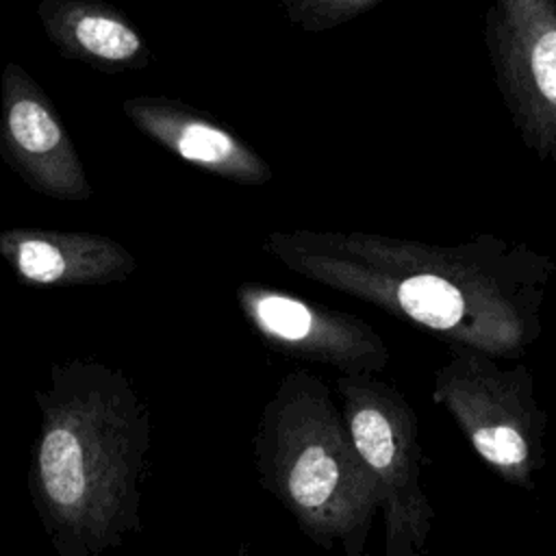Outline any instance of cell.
Wrapping results in <instances>:
<instances>
[{
	"label": "cell",
	"mask_w": 556,
	"mask_h": 556,
	"mask_svg": "<svg viewBox=\"0 0 556 556\" xmlns=\"http://www.w3.org/2000/svg\"><path fill=\"white\" fill-rule=\"evenodd\" d=\"M48 41L63 59L98 72L143 70L150 50L132 22L111 4L93 0H43L35 9Z\"/></svg>",
	"instance_id": "8fae6325"
},
{
	"label": "cell",
	"mask_w": 556,
	"mask_h": 556,
	"mask_svg": "<svg viewBox=\"0 0 556 556\" xmlns=\"http://www.w3.org/2000/svg\"><path fill=\"white\" fill-rule=\"evenodd\" d=\"M261 486L317 547L365 556L378 495L328 384L289 371L265 402L252 439Z\"/></svg>",
	"instance_id": "3957f363"
},
{
	"label": "cell",
	"mask_w": 556,
	"mask_h": 556,
	"mask_svg": "<svg viewBox=\"0 0 556 556\" xmlns=\"http://www.w3.org/2000/svg\"><path fill=\"white\" fill-rule=\"evenodd\" d=\"M484 48L521 143L539 161H556V0L489 4Z\"/></svg>",
	"instance_id": "8992f818"
},
{
	"label": "cell",
	"mask_w": 556,
	"mask_h": 556,
	"mask_svg": "<svg viewBox=\"0 0 556 556\" xmlns=\"http://www.w3.org/2000/svg\"><path fill=\"white\" fill-rule=\"evenodd\" d=\"M235 556H250V552H248V549H245V547H241V549H239V552H237V554H235Z\"/></svg>",
	"instance_id": "4fadbf2b"
},
{
	"label": "cell",
	"mask_w": 556,
	"mask_h": 556,
	"mask_svg": "<svg viewBox=\"0 0 556 556\" xmlns=\"http://www.w3.org/2000/svg\"><path fill=\"white\" fill-rule=\"evenodd\" d=\"M334 391L356 454L374 480L384 526V556H424L434 508L421 486L417 415L387 380L339 374Z\"/></svg>",
	"instance_id": "5b68a950"
},
{
	"label": "cell",
	"mask_w": 556,
	"mask_h": 556,
	"mask_svg": "<svg viewBox=\"0 0 556 556\" xmlns=\"http://www.w3.org/2000/svg\"><path fill=\"white\" fill-rule=\"evenodd\" d=\"M432 402L454 419L471 450L506 484L532 491L547 463V413L532 369L476 350H450L432 376Z\"/></svg>",
	"instance_id": "277c9868"
},
{
	"label": "cell",
	"mask_w": 556,
	"mask_h": 556,
	"mask_svg": "<svg viewBox=\"0 0 556 556\" xmlns=\"http://www.w3.org/2000/svg\"><path fill=\"white\" fill-rule=\"evenodd\" d=\"M0 159L46 198L83 202L93 195L54 104L17 63H7L0 74Z\"/></svg>",
	"instance_id": "ba28073f"
},
{
	"label": "cell",
	"mask_w": 556,
	"mask_h": 556,
	"mask_svg": "<svg viewBox=\"0 0 556 556\" xmlns=\"http://www.w3.org/2000/svg\"><path fill=\"white\" fill-rule=\"evenodd\" d=\"M263 250L293 274L367 302L443 341L519 361L543 332L556 261L523 241L452 245L363 230H274Z\"/></svg>",
	"instance_id": "6da1fadb"
},
{
	"label": "cell",
	"mask_w": 556,
	"mask_h": 556,
	"mask_svg": "<svg viewBox=\"0 0 556 556\" xmlns=\"http://www.w3.org/2000/svg\"><path fill=\"white\" fill-rule=\"evenodd\" d=\"M122 111L146 137L213 176L250 187L274 176L269 163L239 135L180 100L137 96L124 100Z\"/></svg>",
	"instance_id": "9c48e42d"
},
{
	"label": "cell",
	"mask_w": 556,
	"mask_h": 556,
	"mask_svg": "<svg viewBox=\"0 0 556 556\" xmlns=\"http://www.w3.org/2000/svg\"><path fill=\"white\" fill-rule=\"evenodd\" d=\"M378 4L380 0H282L289 22L311 35L343 26Z\"/></svg>",
	"instance_id": "7c38bea8"
},
{
	"label": "cell",
	"mask_w": 556,
	"mask_h": 556,
	"mask_svg": "<svg viewBox=\"0 0 556 556\" xmlns=\"http://www.w3.org/2000/svg\"><path fill=\"white\" fill-rule=\"evenodd\" d=\"M554 556H556V554H554Z\"/></svg>",
	"instance_id": "5bb4252c"
},
{
	"label": "cell",
	"mask_w": 556,
	"mask_h": 556,
	"mask_svg": "<svg viewBox=\"0 0 556 556\" xmlns=\"http://www.w3.org/2000/svg\"><path fill=\"white\" fill-rule=\"evenodd\" d=\"M235 298L250 328L289 358L367 376L391 361L378 330L356 315L258 282L239 285Z\"/></svg>",
	"instance_id": "52a82bcc"
},
{
	"label": "cell",
	"mask_w": 556,
	"mask_h": 556,
	"mask_svg": "<svg viewBox=\"0 0 556 556\" xmlns=\"http://www.w3.org/2000/svg\"><path fill=\"white\" fill-rule=\"evenodd\" d=\"M0 258L30 287L109 285L137 269V258L111 237L26 226L0 230Z\"/></svg>",
	"instance_id": "30bf717a"
},
{
	"label": "cell",
	"mask_w": 556,
	"mask_h": 556,
	"mask_svg": "<svg viewBox=\"0 0 556 556\" xmlns=\"http://www.w3.org/2000/svg\"><path fill=\"white\" fill-rule=\"evenodd\" d=\"M28 493L56 556H100L143 530L150 410L122 369L72 358L35 391Z\"/></svg>",
	"instance_id": "7a4b0ae2"
}]
</instances>
